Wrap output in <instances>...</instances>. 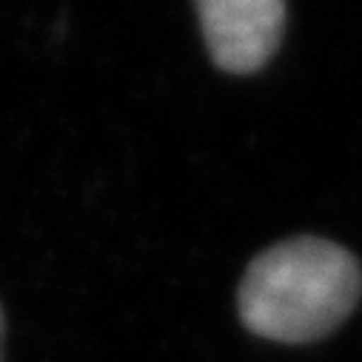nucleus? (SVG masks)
I'll return each mask as SVG.
<instances>
[{
	"label": "nucleus",
	"instance_id": "f257e3e1",
	"mask_svg": "<svg viewBox=\"0 0 362 362\" xmlns=\"http://www.w3.org/2000/svg\"><path fill=\"white\" fill-rule=\"evenodd\" d=\"M359 297L362 265L348 248L322 237H291L248 262L237 311L259 339L308 345L334 334Z\"/></svg>",
	"mask_w": 362,
	"mask_h": 362
},
{
	"label": "nucleus",
	"instance_id": "f03ea898",
	"mask_svg": "<svg viewBox=\"0 0 362 362\" xmlns=\"http://www.w3.org/2000/svg\"><path fill=\"white\" fill-rule=\"evenodd\" d=\"M197 15L211 60L223 71L248 74L280 46L286 0H197Z\"/></svg>",
	"mask_w": 362,
	"mask_h": 362
},
{
	"label": "nucleus",
	"instance_id": "7ed1b4c3",
	"mask_svg": "<svg viewBox=\"0 0 362 362\" xmlns=\"http://www.w3.org/2000/svg\"><path fill=\"white\" fill-rule=\"evenodd\" d=\"M4 351H6V317L0 308V362H4Z\"/></svg>",
	"mask_w": 362,
	"mask_h": 362
}]
</instances>
